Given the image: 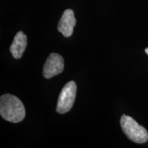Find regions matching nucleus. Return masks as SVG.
<instances>
[{
    "instance_id": "f03ea898",
    "label": "nucleus",
    "mask_w": 148,
    "mask_h": 148,
    "mask_svg": "<svg viewBox=\"0 0 148 148\" xmlns=\"http://www.w3.org/2000/svg\"><path fill=\"white\" fill-rule=\"evenodd\" d=\"M122 130L130 140L137 143H145L148 140V132L145 127L138 124L130 116L123 114L120 120Z\"/></svg>"
},
{
    "instance_id": "39448f33",
    "label": "nucleus",
    "mask_w": 148,
    "mask_h": 148,
    "mask_svg": "<svg viewBox=\"0 0 148 148\" xmlns=\"http://www.w3.org/2000/svg\"><path fill=\"white\" fill-rule=\"evenodd\" d=\"M76 23L73 11L67 9L62 14L58 24V30L64 37H69L73 34V28Z\"/></svg>"
},
{
    "instance_id": "0eeeda50",
    "label": "nucleus",
    "mask_w": 148,
    "mask_h": 148,
    "mask_svg": "<svg viewBox=\"0 0 148 148\" xmlns=\"http://www.w3.org/2000/svg\"><path fill=\"white\" fill-rule=\"evenodd\" d=\"M145 53H147V54L148 55V47H147V48H146V49H145Z\"/></svg>"
},
{
    "instance_id": "7ed1b4c3",
    "label": "nucleus",
    "mask_w": 148,
    "mask_h": 148,
    "mask_svg": "<svg viewBox=\"0 0 148 148\" xmlns=\"http://www.w3.org/2000/svg\"><path fill=\"white\" fill-rule=\"evenodd\" d=\"M77 86L74 81H70L64 85L58 96L56 111L60 114L69 112L73 106L76 96Z\"/></svg>"
},
{
    "instance_id": "20e7f679",
    "label": "nucleus",
    "mask_w": 148,
    "mask_h": 148,
    "mask_svg": "<svg viewBox=\"0 0 148 148\" xmlns=\"http://www.w3.org/2000/svg\"><path fill=\"white\" fill-rule=\"evenodd\" d=\"M63 58L58 53H52L48 56L44 64L42 74L46 79H49L63 71Z\"/></svg>"
},
{
    "instance_id": "423d86ee",
    "label": "nucleus",
    "mask_w": 148,
    "mask_h": 148,
    "mask_svg": "<svg viewBox=\"0 0 148 148\" xmlns=\"http://www.w3.org/2000/svg\"><path fill=\"white\" fill-rule=\"evenodd\" d=\"M27 36L21 31L17 32L14 36L13 42L10 47V51L12 56L16 59L21 58L27 46Z\"/></svg>"
},
{
    "instance_id": "f257e3e1",
    "label": "nucleus",
    "mask_w": 148,
    "mask_h": 148,
    "mask_svg": "<svg viewBox=\"0 0 148 148\" xmlns=\"http://www.w3.org/2000/svg\"><path fill=\"white\" fill-rule=\"evenodd\" d=\"M0 114L7 121L18 123L25 118V107L17 97L5 94L0 97Z\"/></svg>"
}]
</instances>
